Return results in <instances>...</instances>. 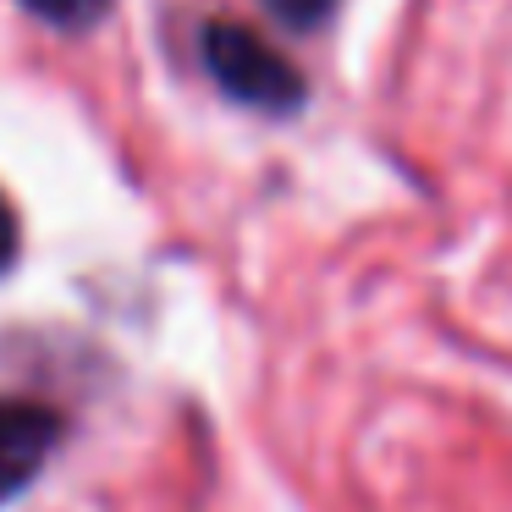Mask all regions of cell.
Returning <instances> with one entry per match:
<instances>
[{
	"label": "cell",
	"mask_w": 512,
	"mask_h": 512,
	"mask_svg": "<svg viewBox=\"0 0 512 512\" xmlns=\"http://www.w3.org/2000/svg\"><path fill=\"white\" fill-rule=\"evenodd\" d=\"M204 67L232 100L254 111H298L303 105V72L287 56L248 34L243 23H210L204 28Z\"/></svg>",
	"instance_id": "obj_1"
},
{
	"label": "cell",
	"mask_w": 512,
	"mask_h": 512,
	"mask_svg": "<svg viewBox=\"0 0 512 512\" xmlns=\"http://www.w3.org/2000/svg\"><path fill=\"white\" fill-rule=\"evenodd\" d=\"M61 446V413L34 397H0V507L23 496Z\"/></svg>",
	"instance_id": "obj_2"
},
{
	"label": "cell",
	"mask_w": 512,
	"mask_h": 512,
	"mask_svg": "<svg viewBox=\"0 0 512 512\" xmlns=\"http://www.w3.org/2000/svg\"><path fill=\"white\" fill-rule=\"evenodd\" d=\"M23 6L39 17V23L67 28V34H78V28H94L105 12H111V0H23Z\"/></svg>",
	"instance_id": "obj_3"
},
{
	"label": "cell",
	"mask_w": 512,
	"mask_h": 512,
	"mask_svg": "<svg viewBox=\"0 0 512 512\" xmlns=\"http://www.w3.org/2000/svg\"><path fill=\"white\" fill-rule=\"evenodd\" d=\"M265 6H270V12H276L287 28H320L325 17H331L336 0H265Z\"/></svg>",
	"instance_id": "obj_4"
},
{
	"label": "cell",
	"mask_w": 512,
	"mask_h": 512,
	"mask_svg": "<svg viewBox=\"0 0 512 512\" xmlns=\"http://www.w3.org/2000/svg\"><path fill=\"white\" fill-rule=\"evenodd\" d=\"M12 259H17V215H12V204L0 199V276L12 270Z\"/></svg>",
	"instance_id": "obj_5"
}]
</instances>
